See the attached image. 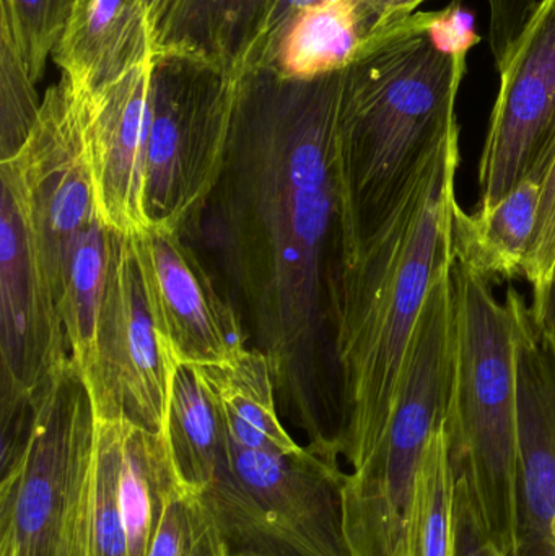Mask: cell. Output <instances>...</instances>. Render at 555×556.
<instances>
[{
	"instance_id": "1",
	"label": "cell",
	"mask_w": 555,
	"mask_h": 556,
	"mask_svg": "<svg viewBox=\"0 0 555 556\" xmlns=\"http://www.w3.org/2000/svg\"><path fill=\"white\" fill-rule=\"evenodd\" d=\"M344 71L237 80L234 123L212 195L215 244L273 366L277 399L308 444L342 457L336 320L345 276L338 181Z\"/></svg>"
},
{
	"instance_id": "2",
	"label": "cell",
	"mask_w": 555,
	"mask_h": 556,
	"mask_svg": "<svg viewBox=\"0 0 555 556\" xmlns=\"http://www.w3.org/2000/svg\"><path fill=\"white\" fill-rule=\"evenodd\" d=\"M459 160L458 130L437 150L390 222L345 270L336 363L342 457L352 469L383 437L417 320L430 288L452 263Z\"/></svg>"
},
{
	"instance_id": "3",
	"label": "cell",
	"mask_w": 555,
	"mask_h": 556,
	"mask_svg": "<svg viewBox=\"0 0 555 556\" xmlns=\"http://www.w3.org/2000/svg\"><path fill=\"white\" fill-rule=\"evenodd\" d=\"M414 13L362 41L344 71L338 121V181L345 270L393 217L437 150L458 132L456 100L466 58L443 54Z\"/></svg>"
},
{
	"instance_id": "4",
	"label": "cell",
	"mask_w": 555,
	"mask_h": 556,
	"mask_svg": "<svg viewBox=\"0 0 555 556\" xmlns=\"http://www.w3.org/2000/svg\"><path fill=\"white\" fill-rule=\"evenodd\" d=\"M453 368L449 437L455 476L475 490L494 544L514 552L518 470V381L514 316L494 285L458 261L450 267Z\"/></svg>"
},
{
	"instance_id": "5",
	"label": "cell",
	"mask_w": 555,
	"mask_h": 556,
	"mask_svg": "<svg viewBox=\"0 0 555 556\" xmlns=\"http://www.w3.org/2000/svg\"><path fill=\"white\" fill-rule=\"evenodd\" d=\"M97 418L72 359L33 392L15 463L0 473V556H90Z\"/></svg>"
},
{
	"instance_id": "6",
	"label": "cell",
	"mask_w": 555,
	"mask_h": 556,
	"mask_svg": "<svg viewBox=\"0 0 555 556\" xmlns=\"http://www.w3.org/2000/svg\"><path fill=\"white\" fill-rule=\"evenodd\" d=\"M345 479L338 457L313 447L292 454L247 450L225 434L204 498L230 556H352Z\"/></svg>"
},
{
	"instance_id": "7",
	"label": "cell",
	"mask_w": 555,
	"mask_h": 556,
	"mask_svg": "<svg viewBox=\"0 0 555 556\" xmlns=\"http://www.w3.org/2000/svg\"><path fill=\"white\" fill-rule=\"evenodd\" d=\"M237 80L199 59L153 54L147 149L150 227L185 237L198 227L220 181Z\"/></svg>"
},
{
	"instance_id": "8",
	"label": "cell",
	"mask_w": 555,
	"mask_h": 556,
	"mask_svg": "<svg viewBox=\"0 0 555 556\" xmlns=\"http://www.w3.org/2000/svg\"><path fill=\"white\" fill-rule=\"evenodd\" d=\"M0 181L22 215L36 267L59 311L75 244L103 218L88 159L84 101L67 78L61 75L42 94L31 132L13 155L0 160Z\"/></svg>"
},
{
	"instance_id": "9",
	"label": "cell",
	"mask_w": 555,
	"mask_h": 556,
	"mask_svg": "<svg viewBox=\"0 0 555 556\" xmlns=\"http://www.w3.org/2000/svg\"><path fill=\"white\" fill-rule=\"evenodd\" d=\"M147 307L126 237L114 235L90 366L81 372L94 417L165 433L176 366Z\"/></svg>"
},
{
	"instance_id": "10",
	"label": "cell",
	"mask_w": 555,
	"mask_h": 556,
	"mask_svg": "<svg viewBox=\"0 0 555 556\" xmlns=\"http://www.w3.org/2000/svg\"><path fill=\"white\" fill-rule=\"evenodd\" d=\"M501 87L479 160V207L501 204L555 155V0H541L499 59Z\"/></svg>"
},
{
	"instance_id": "11",
	"label": "cell",
	"mask_w": 555,
	"mask_h": 556,
	"mask_svg": "<svg viewBox=\"0 0 555 556\" xmlns=\"http://www.w3.org/2000/svg\"><path fill=\"white\" fill-rule=\"evenodd\" d=\"M127 241L150 316L179 365H222L250 350L240 314L181 235L150 227Z\"/></svg>"
},
{
	"instance_id": "12",
	"label": "cell",
	"mask_w": 555,
	"mask_h": 556,
	"mask_svg": "<svg viewBox=\"0 0 555 556\" xmlns=\"http://www.w3.org/2000/svg\"><path fill=\"white\" fill-rule=\"evenodd\" d=\"M518 470L512 556H555V337L515 287Z\"/></svg>"
},
{
	"instance_id": "13",
	"label": "cell",
	"mask_w": 555,
	"mask_h": 556,
	"mask_svg": "<svg viewBox=\"0 0 555 556\" xmlns=\"http://www.w3.org/2000/svg\"><path fill=\"white\" fill-rule=\"evenodd\" d=\"M0 199V421L5 430L22 418L36 388L71 355L22 215L7 192Z\"/></svg>"
},
{
	"instance_id": "14",
	"label": "cell",
	"mask_w": 555,
	"mask_h": 556,
	"mask_svg": "<svg viewBox=\"0 0 555 556\" xmlns=\"http://www.w3.org/2000/svg\"><path fill=\"white\" fill-rule=\"evenodd\" d=\"M153 58L84 101L88 159L98 212L121 237L149 230L147 149L152 121Z\"/></svg>"
},
{
	"instance_id": "15",
	"label": "cell",
	"mask_w": 555,
	"mask_h": 556,
	"mask_svg": "<svg viewBox=\"0 0 555 556\" xmlns=\"http://www.w3.org/2000/svg\"><path fill=\"white\" fill-rule=\"evenodd\" d=\"M52 58L75 91L100 93L153 58L143 0H74Z\"/></svg>"
},
{
	"instance_id": "16",
	"label": "cell",
	"mask_w": 555,
	"mask_h": 556,
	"mask_svg": "<svg viewBox=\"0 0 555 556\" xmlns=\"http://www.w3.org/2000/svg\"><path fill=\"white\" fill-rule=\"evenodd\" d=\"M273 0H172L153 33V54L199 59L230 78L250 71Z\"/></svg>"
},
{
	"instance_id": "17",
	"label": "cell",
	"mask_w": 555,
	"mask_h": 556,
	"mask_svg": "<svg viewBox=\"0 0 555 556\" xmlns=\"http://www.w3.org/2000/svg\"><path fill=\"white\" fill-rule=\"evenodd\" d=\"M194 369L217 404L228 440L247 450L270 453L302 450L280 420L273 366L257 346L235 362Z\"/></svg>"
},
{
	"instance_id": "18",
	"label": "cell",
	"mask_w": 555,
	"mask_h": 556,
	"mask_svg": "<svg viewBox=\"0 0 555 556\" xmlns=\"http://www.w3.org/2000/svg\"><path fill=\"white\" fill-rule=\"evenodd\" d=\"M543 179L528 178L501 204L453 214V260L492 285L524 277L525 257L537 225Z\"/></svg>"
},
{
	"instance_id": "19",
	"label": "cell",
	"mask_w": 555,
	"mask_h": 556,
	"mask_svg": "<svg viewBox=\"0 0 555 556\" xmlns=\"http://www.w3.org/2000/svg\"><path fill=\"white\" fill-rule=\"evenodd\" d=\"M163 434L179 483L204 493L224 454L225 430L217 404L194 366H176Z\"/></svg>"
},
{
	"instance_id": "20",
	"label": "cell",
	"mask_w": 555,
	"mask_h": 556,
	"mask_svg": "<svg viewBox=\"0 0 555 556\" xmlns=\"http://www.w3.org/2000/svg\"><path fill=\"white\" fill-rule=\"evenodd\" d=\"M364 35L361 0H323L297 16L270 67L292 78L345 71Z\"/></svg>"
},
{
	"instance_id": "21",
	"label": "cell",
	"mask_w": 555,
	"mask_h": 556,
	"mask_svg": "<svg viewBox=\"0 0 555 556\" xmlns=\"http://www.w3.org/2000/svg\"><path fill=\"white\" fill-rule=\"evenodd\" d=\"M175 482L165 434L124 420L121 505L129 556L149 555L163 498Z\"/></svg>"
},
{
	"instance_id": "22",
	"label": "cell",
	"mask_w": 555,
	"mask_h": 556,
	"mask_svg": "<svg viewBox=\"0 0 555 556\" xmlns=\"http://www.w3.org/2000/svg\"><path fill=\"white\" fill-rule=\"evenodd\" d=\"M116 231L103 218L78 238L59 303L68 355L78 371L90 366L97 342L98 316L110 270L111 248Z\"/></svg>"
},
{
	"instance_id": "23",
	"label": "cell",
	"mask_w": 555,
	"mask_h": 556,
	"mask_svg": "<svg viewBox=\"0 0 555 556\" xmlns=\"http://www.w3.org/2000/svg\"><path fill=\"white\" fill-rule=\"evenodd\" d=\"M456 476L445 425L424 456L407 532V556H453V505Z\"/></svg>"
},
{
	"instance_id": "24",
	"label": "cell",
	"mask_w": 555,
	"mask_h": 556,
	"mask_svg": "<svg viewBox=\"0 0 555 556\" xmlns=\"http://www.w3.org/2000/svg\"><path fill=\"white\" fill-rule=\"evenodd\" d=\"M123 438V418H97V444L88 518L90 556H129L121 505Z\"/></svg>"
},
{
	"instance_id": "25",
	"label": "cell",
	"mask_w": 555,
	"mask_h": 556,
	"mask_svg": "<svg viewBox=\"0 0 555 556\" xmlns=\"http://www.w3.org/2000/svg\"><path fill=\"white\" fill-rule=\"evenodd\" d=\"M147 556H230L204 493L179 482L169 486Z\"/></svg>"
},
{
	"instance_id": "26",
	"label": "cell",
	"mask_w": 555,
	"mask_h": 556,
	"mask_svg": "<svg viewBox=\"0 0 555 556\" xmlns=\"http://www.w3.org/2000/svg\"><path fill=\"white\" fill-rule=\"evenodd\" d=\"M12 36L0 29V149L2 159L13 155L31 132L42 98ZM0 159V160H2Z\"/></svg>"
},
{
	"instance_id": "27",
	"label": "cell",
	"mask_w": 555,
	"mask_h": 556,
	"mask_svg": "<svg viewBox=\"0 0 555 556\" xmlns=\"http://www.w3.org/2000/svg\"><path fill=\"white\" fill-rule=\"evenodd\" d=\"M65 13L59 0H2L0 29L18 46L31 80L38 81L52 54Z\"/></svg>"
},
{
	"instance_id": "28",
	"label": "cell",
	"mask_w": 555,
	"mask_h": 556,
	"mask_svg": "<svg viewBox=\"0 0 555 556\" xmlns=\"http://www.w3.org/2000/svg\"><path fill=\"white\" fill-rule=\"evenodd\" d=\"M555 269V155L541 189L537 225L525 257L524 277L531 285L537 303L541 300Z\"/></svg>"
},
{
	"instance_id": "29",
	"label": "cell",
	"mask_w": 555,
	"mask_h": 556,
	"mask_svg": "<svg viewBox=\"0 0 555 556\" xmlns=\"http://www.w3.org/2000/svg\"><path fill=\"white\" fill-rule=\"evenodd\" d=\"M453 531V556H507L489 535L475 490L465 473L456 476Z\"/></svg>"
},
{
	"instance_id": "30",
	"label": "cell",
	"mask_w": 555,
	"mask_h": 556,
	"mask_svg": "<svg viewBox=\"0 0 555 556\" xmlns=\"http://www.w3.org/2000/svg\"><path fill=\"white\" fill-rule=\"evenodd\" d=\"M427 35L440 52L453 58H468L469 49L481 41L476 31L475 13L466 9L462 0H453L445 9L436 12Z\"/></svg>"
},
{
	"instance_id": "31",
	"label": "cell",
	"mask_w": 555,
	"mask_h": 556,
	"mask_svg": "<svg viewBox=\"0 0 555 556\" xmlns=\"http://www.w3.org/2000/svg\"><path fill=\"white\" fill-rule=\"evenodd\" d=\"M319 2L323 0H273L269 20L250 68L270 67L287 29L295 22L297 16Z\"/></svg>"
},
{
	"instance_id": "32",
	"label": "cell",
	"mask_w": 555,
	"mask_h": 556,
	"mask_svg": "<svg viewBox=\"0 0 555 556\" xmlns=\"http://www.w3.org/2000/svg\"><path fill=\"white\" fill-rule=\"evenodd\" d=\"M426 0H361L365 35L362 41H374L416 13ZM361 41V42H362Z\"/></svg>"
},
{
	"instance_id": "33",
	"label": "cell",
	"mask_w": 555,
	"mask_h": 556,
	"mask_svg": "<svg viewBox=\"0 0 555 556\" xmlns=\"http://www.w3.org/2000/svg\"><path fill=\"white\" fill-rule=\"evenodd\" d=\"M531 309L540 323L555 337V269L546 291L540 301L531 303Z\"/></svg>"
},
{
	"instance_id": "34",
	"label": "cell",
	"mask_w": 555,
	"mask_h": 556,
	"mask_svg": "<svg viewBox=\"0 0 555 556\" xmlns=\"http://www.w3.org/2000/svg\"><path fill=\"white\" fill-rule=\"evenodd\" d=\"M143 3H146L147 12H149L150 28H152L153 39V33H155V28L159 26L160 20L165 15L166 9H168L172 0H143Z\"/></svg>"
}]
</instances>
